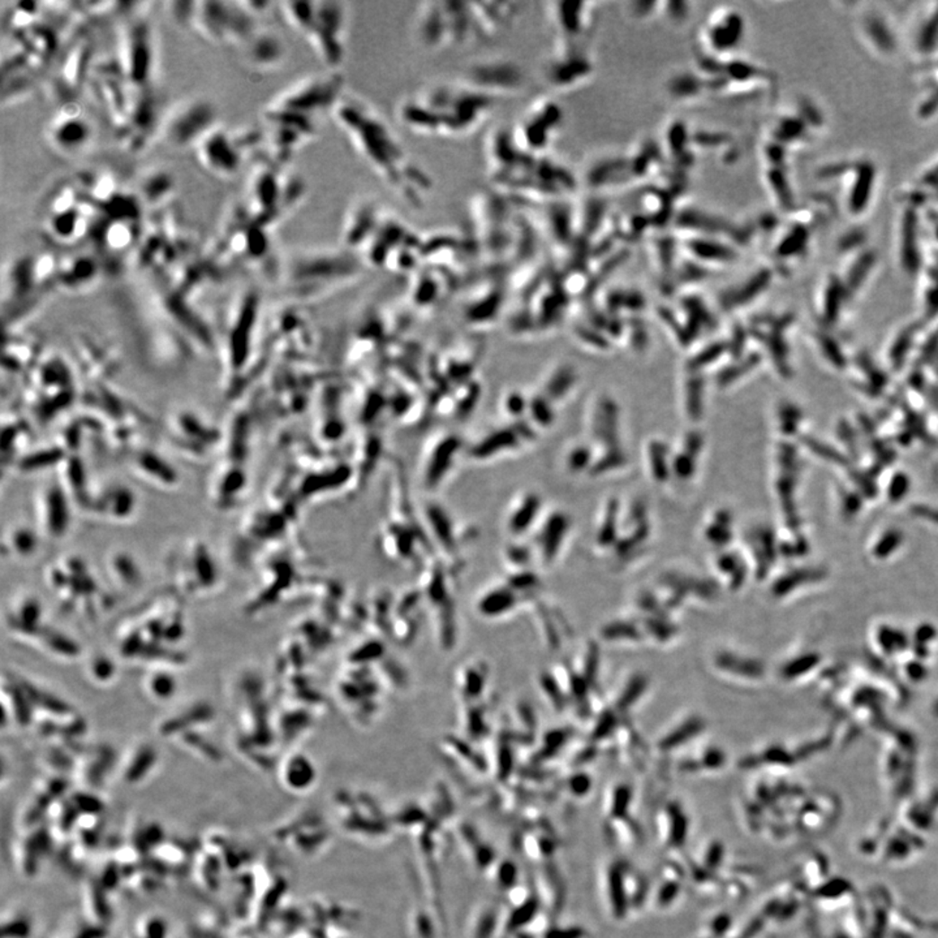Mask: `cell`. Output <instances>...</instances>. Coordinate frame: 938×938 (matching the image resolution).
Instances as JSON below:
<instances>
[{"label": "cell", "mask_w": 938, "mask_h": 938, "mask_svg": "<svg viewBox=\"0 0 938 938\" xmlns=\"http://www.w3.org/2000/svg\"><path fill=\"white\" fill-rule=\"evenodd\" d=\"M215 125L214 107L203 99H191L175 107L162 125V133L176 148L194 144Z\"/></svg>", "instance_id": "30bf717a"}, {"label": "cell", "mask_w": 938, "mask_h": 938, "mask_svg": "<svg viewBox=\"0 0 938 938\" xmlns=\"http://www.w3.org/2000/svg\"><path fill=\"white\" fill-rule=\"evenodd\" d=\"M703 390L704 383L700 375L692 378L687 383V410L693 420L700 419L701 410H703Z\"/></svg>", "instance_id": "603a6c76"}, {"label": "cell", "mask_w": 938, "mask_h": 938, "mask_svg": "<svg viewBox=\"0 0 938 938\" xmlns=\"http://www.w3.org/2000/svg\"><path fill=\"white\" fill-rule=\"evenodd\" d=\"M618 415L617 406H614L613 401H602L600 406L599 413H597L596 422V433L597 436L601 437L606 444L613 447L614 445H618Z\"/></svg>", "instance_id": "44dd1931"}, {"label": "cell", "mask_w": 938, "mask_h": 938, "mask_svg": "<svg viewBox=\"0 0 938 938\" xmlns=\"http://www.w3.org/2000/svg\"><path fill=\"white\" fill-rule=\"evenodd\" d=\"M98 265L95 258L87 255H77L63 261L58 267L59 284L66 287L75 288L89 284L97 276Z\"/></svg>", "instance_id": "d6986e66"}, {"label": "cell", "mask_w": 938, "mask_h": 938, "mask_svg": "<svg viewBox=\"0 0 938 938\" xmlns=\"http://www.w3.org/2000/svg\"><path fill=\"white\" fill-rule=\"evenodd\" d=\"M743 345H744V334L742 333L741 329H738L735 334H734V342L731 343V352H733L734 356H738Z\"/></svg>", "instance_id": "ab89813d"}, {"label": "cell", "mask_w": 938, "mask_h": 938, "mask_svg": "<svg viewBox=\"0 0 938 938\" xmlns=\"http://www.w3.org/2000/svg\"><path fill=\"white\" fill-rule=\"evenodd\" d=\"M591 453L588 448L579 447L575 451H573L570 456V468L573 471H582V468L587 467L590 463Z\"/></svg>", "instance_id": "e575fe53"}, {"label": "cell", "mask_w": 938, "mask_h": 938, "mask_svg": "<svg viewBox=\"0 0 938 938\" xmlns=\"http://www.w3.org/2000/svg\"><path fill=\"white\" fill-rule=\"evenodd\" d=\"M244 48V60L258 72H273L281 68L287 57L284 41L267 29H258Z\"/></svg>", "instance_id": "5bb4252c"}, {"label": "cell", "mask_w": 938, "mask_h": 938, "mask_svg": "<svg viewBox=\"0 0 938 938\" xmlns=\"http://www.w3.org/2000/svg\"><path fill=\"white\" fill-rule=\"evenodd\" d=\"M566 529V518L555 515V518L550 519L544 533L545 555L547 558H553L556 555V550H558L559 545H561L562 537H564Z\"/></svg>", "instance_id": "7402d4cb"}, {"label": "cell", "mask_w": 938, "mask_h": 938, "mask_svg": "<svg viewBox=\"0 0 938 938\" xmlns=\"http://www.w3.org/2000/svg\"><path fill=\"white\" fill-rule=\"evenodd\" d=\"M667 450L665 445L654 442L651 446L652 471L658 482H665L669 469H667Z\"/></svg>", "instance_id": "4316f807"}, {"label": "cell", "mask_w": 938, "mask_h": 938, "mask_svg": "<svg viewBox=\"0 0 938 938\" xmlns=\"http://www.w3.org/2000/svg\"><path fill=\"white\" fill-rule=\"evenodd\" d=\"M284 168L270 159L255 167L248 180L244 212L252 222L267 230L295 211L307 192L302 179Z\"/></svg>", "instance_id": "8992f818"}, {"label": "cell", "mask_w": 938, "mask_h": 938, "mask_svg": "<svg viewBox=\"0 0 938 938\" xmlns=\"http://www.w3.org/2000/svg\"><path fill=\"white\" fill-rule=\"evenodd\" d=\"M698 730H700V722H690V724L683 725L677 733H672L669 736H666V738L663 739V744H665L666 747L680 745L681 743L686 742L684 739H690L691 736L695 735V734L698 733Z\"/></svg>", "instance_id": "f1b7e54d"}, {"label": "cell", "mask_w": 938, "mask_h": 938, "mask_svg": "<svg viewBox=\"0 0 938 938\" xmlns=\"http://www.w3.org/2000/svg\"><path fill=\"white\" fill-rule=\"evenodd\" d=\"M14 543L17 552H22V555L33 550L34 540L28 531H17L14 536Z\"/></svg>", "instance_id": "d590c367"}, {"label": "cell", "mask_w": 938, "mask_h": 938, "mask_svg": "<svg viewBox=\"0 0 938 938\" xmlns=\"http://www.w3.org/2000/svg\"><path fill=\"white\" fill-rule=\"evenodd\" d=\"M856 891L846 879L833 877L812 891V898L824 910H834L856 901Z\"/></svg>", "instance_id": "e0dca14e"}, {"label": "cell", "mask_w": 938, "mask_h": 938, "mask_svg": "<svg viewBox=\"0 0 938 938\" xmlns=\"http://www.w3.org/2000/svg\"><path fill=\"white\" fill-rule=\"evenodd\" d=\"M498 102L460 78L434 81L404 95L396 104V118L415 135L465 139L488 122Z\"/></svg>", "instance_id": "3957f363"}, {"label": "cell", "mask_w": 938, "mask_h": 938, "mask_svg": "<svg viewBox=\"0 0 938 938\" xmlns=\"http://www.w3.org/2000/svg\"><path fill=\"white\" fill-rule=\"evenodd\" d=\"M582 936H585V932L579 931V929L564 932L555 931L549 934V938H582Z\"/></svg>", "instance_id": "60d3db41"}, {"label": "cell", "mask_w": 938, "mask_h": 938, "mask_svg": "<svg viewBox=\"0 0 938 938\" xmlns=\"http://www.w3.org/2000/svg\"><path fill=\"white\" fill-rule=\"evenodd\" d=\"M625 454H623L619 448H617V450H610L604 459L600 460V462L594 465L593 474H604V472L609 471V469L620 467V465L625 464Z\"/></svg>", "instance_id": "f546056e"}, {"label": "cell", "mask_w": 938, "mask_h": 938, "mask_svg": "<svg viewBox=\"0 0 938 938\" xmlns=\"http://www.w3.org/2000/svg\"><path fill=\"white\" fill-rule=\"evenodd\" d=\"M150 690L158 698H166V696L168 698L175 690L174 681L170 677H166V675H158V677H154L151 680Z\"/></svg>", "instance_id": "836d02e7"}, {"label": "cell", "mask_w": 938, "mask_h": 938, "mask_svg": "<svg viewBox=\"0 0 938 938\" xmlns=\"http://www.w3.org/2000/svg\"><path fill=\"white\" fill-rule=\"evenodd\" d=\"M346 92L342 71L325 69L302 78L270 101L264 110L270 159L287 165L297 151L311 144Z\"/></svg>", "instance_id": "7a4b0ae2"}, {"label": "cell", "mask_w": 938, "mask_h": 938, "mask_svg": "<svg viewBox=\"0 0 938 938\" xmlns=\"http://www.w3.org/2000/svg\"><path fill=\"white\" fill-rule=\"evenodd\" d=\"M457 78L498 101L517 93L524 86L521 69L502 57L477 58L464 67Z\"/></svg>", "instance_id": "9c48e42d"}, {"label": "cell", "mask_w": 938, "mask_h": 938, "mask_svg": "<svg viewBox=\"0 0 938 938\" xmlns=\"http://www.w3.org/2000/svg\"><path fill=\"white\" fill-rule=\"evenodd\" d=\"M573 381H575L573 372L570 368H562L547 384V394L550 395V398H561L564 392H568Z\"/></svg>", "instance_id": "484cf974"}, {"label": "cell", "mask_w": 938, "mask_h": 938, "mask_svg": "<svg viewBox=\"0 0 938 938\" xmlns=\"http://www.w3.org/2000/svg\"><path fill=\"white\" fill-rule=\"evenodd\" d=\"M616 518L617 503H611V505L609 506L608 517H606L604 526H602L601 532H600V541H601L602 545H609L611 544V541H613L614 529H616L614 528V524H616Z\"/></svg>", "instance_id": "d6a6232c"}, {"label": "cell", "mask_w": 938, "mask_h": 938, "mask_svg": "<svg viewBox=\"0 0 938 938\" xmlns=\"http://www.w3.org/2000/svg\"><path fill=\"white\" fill-rule=\"evenodd\" d=\"M93 232L104 250L122 253L130 249L140 240L139 226L135 221L106 220L95 224Z\"/></svg>", "instance_id": "9a60e30c"}, {"label": "cell", "mask_w": 938, "mask_h": 938, "mask_svg": "<svg viewBox=\"0 0 938 938\" xmlns=\"http://www.w3.org/2000/svg\"><path fill=\"white\" fill-rule=\"evenodd\" d=\"M89 42L86 38L76 40L71 48L64 52L62 60L58 63L57 71L51 78V92L58 99H63V104L74 102L75 93L84 86L89 66Z\"/></svg>", "instance_id": "4fadbf2b"}, {"label": "cell", "mask_w": 938, "mask_h": 938, "mask_svg": "<svg viewBox=\"0 0 938 938\" xmlns=\"http://www.w3.org/2000/svg\"><path fill=\"white\" fill-rule=\"evenodd\" d=\"M672 471L681 479H690L695 472V457L687 453L681 454L672 462Z\"/></svg>", "instance_id": "1f68e13d"}, {"label": "cell", "mask_w": 938, "mask_h": 938, "mask_svg": "<svg viewBox=\"0 0 938 938\" xmlns=\"http://www.w3.org/2000/svg\"><path fill=\"white\" fill-rule=\"evenodd\" d=\"M579 335H581L582 339L591 340V342H593L594 339L597 346L606 347V340L602 339L600 335H594L593 333H591V331L585 330V329H582V330L579 331Z\"/></svg>", "instance_id": "b9f144b4"}, {"label": "cell", "mask_w": 938, "mask_h": 938, "mask_svg": "<svg viewBox=\"0 0 938 938\" xmlns=\"http://www.w3.org/2000/svg\"><path fill=\"white\" fill-rule=\"evenodd\" d=\"M156 52L150 26L142 19L128 20L122 25L116 49V72L128 86L150 90L156 74Z\"/></svg>", "instance_id": "52a82bcc"}, {"label": "cell", "mask_w": 938, "mask_h": 938, "mask_svg": "<svg viewBox=\"0 0 938 938\" xmlns=\"http://www.w3.org/2000/svg\"><path fill=\"white\" fill-rule=\"evenodd\" d=\"M533 406H535L533 410H535L536 420L540 421L541 424L552 422L553 412L544 401H536Z\"/></svg>", "instance_id": "8d00e7d4"}, {"label": "cell", "mask_w": 938, "mask_h": 938, "mask_svg": "<svg viewBox=\"0 0 938 938\" xmlns=\"http://www.w3.org/2000/svg\"><path fill=\"white\" fill-rule=\"evenodd\" d=\"M538 510V500L535 495L527 498L526 502L521 507H519L517 514L512 517V528L515 531H521L526 529L529 526L533 518L537 514Z\"/></svg>", "instance_id": "cb8c5ba5"}, {"label": "cell", "mask_w": 938, "mask_h": 938, "mask_svg": "<svg viewBox=\"0 0 938 938\" xmlns=\"http://www.w3.org/2000/svg\"><path fill=\"white\" fill-rule=\"evenodd\" d=\"M285 24L304 38L328 71H342L347 58L349 5L342 0H309L278 5Z\"/></svg>", "instance_id": "277c9868"}, {"label": "cell", "mask_w": 938, "mask_h": 938, "mask_svg": "<svg viewBox=\"0 0 938 938\" xmlns=\"http://www.w3.org/2000/svg\"><path fill=\"white\" fill-rule=\"evenodd\" d=\"M68 524V510L59 489H50L46 497V526L50 535L60 536Z\"/></svg>", "instance_id": "ffe728a7"}, {"label": "cell", "mask_w": 938, "mask_h": 938, "mask_svg": "<svg viewBox=\"0 0 938 938\" xmlns=\"http://www.w3.org/2000/svg\"><path fill=\"white\" fill-rule=\"evenodd\" d=\"M194 150L201 167L218 177L234 176L244 158L235 137L217 124L198 140Z\"/></svg>", "instance_id": "8fae6325"}, {"label": "cell", "mask_w": 938, "mask_h": 938, "mask_svg": "<svg viewBox=\"0 0 938 938\" xmlns=\"http://www.w3.org/2000/svg\"><path fill=\"white\" fill-rule=\"evenodd\" d=\"M724 351L725 346L722 345V343H717L715 346L708 347V348H705L701 354H699L698 356L692 358L691 363H690V369L695 372L700 371V369L704 368L707 364L713 363V361L721 356V355L724 354Z\"/></svg>", "instance_id": "83f0119b"}, {"label": "cell", "mask_w": 938, "mask_h": 938, "mask_svg": "<svg viewBox=\"0 0 938 938\" xmlns=\"http://www.w3.org/2000/svg\"><path fill=\"white\" fill-rule=\"evenodd\" d=\"M571 786H573V791L575 792V794L584 795L587 794L588 789H590L591 786V782L587 777L578 776L573 778V782H571Z\"/></svg>", "instance_id": "f35d334b"}, {"label": "cell", "mask_w": 938, "mask_h": 938, "mask_svg": "<svg viewBox=\"0 0 938 938\" xmlns=\"http://www.w3.org/2000/svg\"><path fill=\"white\" fill-rule=\"evenodd\" d=\"M728 524H730V514L726 511L718 512L715 524L707 529L708 540L717 545L726 544L728 538L731 537V533L727 531Z\"/></svg>", "instance_id": "d4e9b609"}, {"label": "cell", "mask_w": 938, "mask_h": 938, "mask_svg": "<svg viewBox=\"0 0 938 938\" xmlns=\"http://www.w3.org/2000/svg\"><path fill=\"white\" fill-rule=\"evenodd\" d=\"M703 447V438L700 434L692 433L686 439V453L692 457L698 456Z\"/></svg>", "instance_id": "74e56055"}, {"label": "cell", "mask_w": 938, "mask_h": 938, "mask_svg": "<svg viewBox=\"0 0 938 938\" xmlns=\"http://www.w3.org/2000/svg\"><path fill=\"white\" fill-rule=\"evenodd\" d=\"M925 840L901 823L889 820L876 824L858 842V852L865 858H879L882 863L905 864L924 852Z\"/></svg>", "instance_id": "ba28073f"}, {"label": "cell", "mask_w": 938, "mask_h": 938, "mask_svg": "<svg viewBox=\"0 0 938 938\" xmlns=\"http://www.w3.org/2000/svg\"><path fill=\"white\" fill-rule=\"evenodd\" d=\"M474 5L488 40L511 24L518 14L517 3L474 2Z\"/></svg>", "instance_id": "2e32d148"}, {"label": "cell", "mask_w": 938, "mask_h": 938, "mask_svg": "<svg viewBox=\"0 0 938 938\" xmlns=\"http://www.w3.org/2000/svg\"><path fill=\"white\" fill-rule=\"evenodd\" d=\"M334 123L358 158L401 203L419 211L432 196V175L410 156L383 113L366 99L346 92L335 106Z\"/></svg>", "instance_id": "6da1fadb"}, {"label": "cell", "mask_w": 938, "mask_h": 938, "mask_svg": "<svg viewBox=\"0 0 938 938\" xmlns=\"http://www.w3.org/2000/svg\"><path fill=\"white\" fill-rule=\"evenodd\" d=\"M174 189L175 183L171 175L165 171H153L142 177L136 196L139 197L140 203H147L149 208H158L173 196Z\"/></svg>", "instance_id": "ac0fdd59"}, {"label": "cell", "mask_w": 938, "mask_h": 938, "mask_svg": "<svg viewBox=\"0 0 938 938\" xmlns=\"http://www.w3.org/2000/svg\"><path fill=\"white\" fill-rule=\"evenodd\" d=\"M50 144L66 156L80 153L93 139V128L76 102L60 106L50 121L48 128Z\"/></svg>", "instance_id": "7c38bea8"}, {"label": "cell", "mask_w": 938, "mask_h": 938, "mask_svg": "<svg viewBox=\"0 0 938 938\" xmlns=\"http://www.w3.org/2000/svg\"><path fill=\"white\" fill-rule=\"evenodd\" d=\"M413 43L427 54L439 55L488 40L474 2L428 0L419 3L410 20Z\"/></svg>", "instance_id": "5b68a950"}, {"label": "cell", "mask_w": 938, "mask_h": 938, "mask_svg": "<svg viewBox=\"0 0 938 938\" xmlns=\"http://www.w3.org/2000/svg\"><path fill=\"white\" fill-rule=\"evenodd\" d=\"M754 363H756V360H754L753 357H751L748 358V360H745L744 363L739 364V365L725 369V371L721 373V375H718V384L725 386V384L734 383V381L738 380V378L741 377L743 373L750 371Z\"/></svg>", "instance_id": "4dcf8cb0"}]
</instances>
